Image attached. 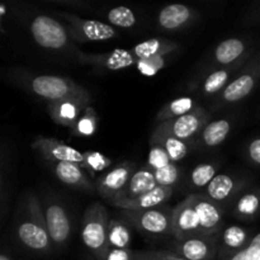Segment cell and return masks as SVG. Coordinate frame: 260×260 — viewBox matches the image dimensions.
<instances>
[{
  "label": "cell",
  "instance_id": "obj_44",
  "mask_svg": "<svg viewBox=\"0 0 260 260\" xmlns=\"http://www.w3.org/2000/svg\"><path fill=\"white\" fill-rule=\"evenodd\" d=\"M253 19L256 20V22H259L260 20V4L258 5V8H256V9L253 12Z\"/></svg>",
  "mask_w": 260,
  "mask_h": 260
},
{
  "label": "cell",
  "instance_id": "obj_45",
  "mask_svg": "<svg viewBox=\"0 0 260 260\" xmlns=\"http://www.w3.org/2000/svg\"><path fill=\"white\" fill-rule=\"evenodd\" d=\"M0 260H13V258L8 253L3 251V253L0 254Z\"/></svg>",
  "mask_w": 260,
  "mask_h": 260
},
{
  "label": "cell",
  "instance_id": "obj_24",
  "mask_svg": "<svg viewBox=\"0 0 260 260\" xmlns=\"http://www.w3.org/2000/svg\"><path fill=\"white\" fill-rule=\"evenodd\" d=\"M226 211L240 221H255L260 216V187L246 188L231 202Z\"/></svg>",
  "mask_w": 260,
  "mask_h": 260
},
{
  "label": "cell",
  "instance_id": "obj_12",
  "mask_svg": "<svg viewBox=\"0 0 260 260\" xmlns=\"http://www.w3.org/2000/svg\"><path fill=\"white\" fill-rule=\"evenodd\" d=\"M79 62L83 65H89L95 70L101 71H118L123 69L136 66L139 62L135 57L131 48L128 50H122V48H116L111 52L106 53H86L76 48L74 52Z\"/></svg>",
  "mask_w": 260,
  "mask_h": 260
},
{
  "label": "cell",
  "instance_id": "obj_33",
  "mask_svg": "<svg viewBox=\"0 0 260 260\" xmlns=\"http://www.w3.org/2000/svg\"><path fill=\"white\" fill-rule=\"evenodd\" d=\"M99 116L95 109L91 106H88L84 111L83 116L78 121V123L70 129L71 136L75 137H90L95 134L98 128Z\"/></svg>",
  "mask_w": 260,
  "mask_h": 260
},
{
  "label": "cell",
  "instance_id": "obj_2",
  "mask_svg": "<svg viewBox=\"0 0 260 260\" xmlns=\"http://www.w3.org/2000/svg\"><path fill=\"white\" fill-rule=\"evenodd\" d=\"M15 235L27 250L40 255L50 253L52 243L48 235L45 212L40 200L32 190H25L18 201Z\"/></svg>",
  "mask_w": 260,
  "mask_h": 260
},
{
  "label": "cell",
  "instance_id": "obj_25",
  "mask_svg": "<svg viewBox=\"0 0 260 260\" xmlns=\"http://www.w3.org/2000/svg\"><path fill=\"white\" fill-rule=\"evenodd\" d=\"M12 175H13V160L12 151L5 141L2 142L0 150V218L2 223H5L8 211H9V201L12 196Z\"/></svg>",
  "mask_w": 260,
  "mask_h": 260
},
{
  "label": "cell",
  "instance_id": "obj_22",
  "mask_svg": "<svg viewBox=\"0 0 260 260\" xmlns=\"http://www.w3.org/2000/svg\"><path fill=\"white\" fill-rule=\"evenodd\" d=\"M174 193V188L168 187H156L154 190L145 194L139 196L132 200H111L107 201L109 205L126 211H146L151 208L161 207L162 205L169 201Z\"/></svg>",
  "mask_w": 260,
  "mask_h": 260
},
{
  "label": "cell",
  "instance_id": "obj_29",
  "mask_svg": "<svg viewBox=\"0 0 260 260\" xmlns=\"http://www.w3.org/2000/svg\"><path fill=\"white\" fill-rule=\"evenodd\" d=\"M107 243L109 249H129L132 243L131 225L117 216L109 220Z\"/></svg>",
  "mask_w": 260,
  "mask_h": 260
},
{
  "label": "cell",
  "instance_id": "obj_14",
  "mask_svg": "<svg viewBox=\"0 0 260 260\" xmlns=\"http://www.w3.org/2000/svg\"><path fill=\"white\" fill-rule=\"evenodd\" d=\"M218 244V236H200L180 241L173 239L167 249L187 260H217Z\"/></svg>",
  "mask_w": 260,
  "mask_h": 260
},
{
  "label": "cell",
  "instance_id": "obj_39",
  "mask_svg": "<svg viewBox=\"0 0 260 260\" xmlns=\"http://www.w3.org/2000/svg\"><path fill=\"white\" fill-rule=\"evenodd\" d=\"M229 260H260V233L254 236L251 243L244 250Z\"/></svg>",
  "mask_w": 260,
  "mask_h": 260
},
{
  "label": "cell",
  "instance_id": "obj_18",
  "mask_svg": "<svg viewBox=\"0 0 260 260\" xmlns=\"http://www.w3.org/2000/svg\"><path fill=\"white\" fill-rule=\"evenodd\" d=\"M32 149L42 155L47 162H75L80 165L84 162V152L52 137L37 136L32 142Z\"/></svg>",
  "mask_w": 260,
  "mask_h": 260
},
{
  "label": "cell",
  "instance_id": "obj_7",
  "mask_svg": "<svg viewBox=\"0 0 260 260\" xmlns=\"http://www.w3.org/2000/svg\"><path fill=\"white\" fill-rule=\"evenodd\" d=\"M56 17L66 20L69 35L74 42L85 43V42H103V41L112 40L117 37V30L108 23L101 22L94 19H84L78 17L70 12H60L53 10Z\"/></svg>",
  "mask_w": 260,
  "mask_h": 260
},
{
  "label": "cell",
  "instance_id": "obj_4",
  "mask_svg": "<svg viewBox=\"0 0 260 260\" xmlns=\"http://www.w3.org/2000/svg\"><path fill=\"white\" fill-rule=\"evenodd\" d=\"M118 216L144 235L151 238H173V208L156 207L146 211L119 210Z\"/></svg>",
  "mask_w": 260,
  "mask_h": 260
},
{
  "label": "cell",
  "instance_id": "obj_9",
  "mask_svg": "<svg viewBox=\"0 0 260 260\" xmlns=\"http://www.w3.org/2000/svg\"><path fill=\"white\" fill-rule=\"evenodd\" d=\"M253 41H249L246 38H228L218 43L210 55V57L206 60L202 70L200 71V76H205L206 74L216 70L218 68L233 65L238 62L243 57H245L248 53L253 52L254 47L251 46Z\"/></svg>",
  "mask_w": 260,
  "mask_h": 260
},
{
  "label": "cell",
  "instance_id": "obj_37",
  "mask_svg": "<svg viewBox=\"0 0 260 260\" xmlns=\"http://www.w3.org/2000/svg\"><path fill=\"white\" fill-rule=\"evenodd\" d=\"M172 160L170 156L168 155V152L160 146L159 144H155V142H150V149H149V156H147V164L146 167L149 169H151L152 172H156V170L162 169V168L168 167L169 164H172Z\"/></svg>",
  "mask_w": 260,
  "mask_h": 260
},
{
  "label": "cell",
  "instance_id": "obj_26",
  "mask_svg": "<svg viewBox=\"0 0 260 260\" xmlns=\"http://www.w3.org/2000/svg\"><path fill=\"white\" fill-rule=\"evenodd\" d=\"M156 187L159 185H157L154 172L147 167L140 168L134 173L126 188L112 200H132V198H136L145 193L151 192Z\"/></svg>",
  "mask_w": 260,
  "mask_h": 260
},
{
  "label": "cell",
  "instance_id": "obj_19",
  "mask_svg": "<svg viewBox=\"0 0 260 260\" xmlns=\"http://www.w3.org/2000/svg\"><path fill=\"white\" fill-rule=\"evenodd\" d=\"M200 18L197 10L185 4H170L161 8L157 14V24L161 29L175 32L196 23Z\"/></svg>",
  "mask_w": 260,
  "mask_h": 260
},
{
  "label": "cell",
  "instance_id": "obj_3",
  "mask_svg": "<svg viewBox=\"0 0 260 260\" xmlns=\"http://www.w3.org/2000/svg\"><path fill=\"white\" fill-rule=\"evenodd\" d=\"M111 217L102 202H93L86 207L81 223V240L84 246L98 260H104L108 253L107 233Z\"/></svg>",
  "mask_w": 260,
  "mask_h": 260
},
{
  "label": "cell",
  "instance_id": "obj_36",
  "mask_svg": "<svg viewBox=\"0 0 260 260\" xmlns=\"http://www.w3.org/2000/svg\"><path fill=\"white\" fill-rule=\"evenodd\" d=\"M173 53L165 56H156V57L147 58V60H140L136 63V69L140 74L145 76H154L160 70L165 68L172 60Z\"/></svg>",
  "mask_w": 260,
  "mask_h": 260
},
{
  "label": "cell",
  "instance_id": "obj_34",
  "mask_svg": "<svg viewBox=\"0 0 260 260\" xmlns=\"http://www.w3.org/2000/svg\"><path fill=\"white\" fill-rule=\"evenodd\" d=\"M112 164H113V160L109 159L104 154L89 150V151L84 152V162L81 167L88 174H90L91 177H95L96 173L108 169L109 167H112Z\"/></svg>",
  "mask_w": 260,
  "mask_h": 260
},
{
  "label": "cell",
  "instance_id": "obj_43",
  "mask_svg": "<svg viewBox=\"0 0 260 260\" xmlns=\"http://www.w3.org/2000/svg\"><path fill=\"white\" fill-rule=\"evenodd\" d=\"M134 260H159L152 255L151 251H135Z\"/></svg>",
  "mask_w": 260,
  "mask_h": 260
},
{
  "label": "cell",
  "instance_id": "obj_31",
  "mask_svg": "<svg viewBox=\"0 0 260 260\" xmlns=\"http://www.w3.org/2000/svg\"><path fill=\"white\" fill-rule=\"evenodd\" d=\"M150 142L159 144L168 152V155L170 156V160L174 164L184 159L189 154L190 150V144H188V142L182 141L179 139H175V137L168 136V135L157 134V132L154 131L151 132V136H150Z\"/></svg>",
  "mask_w": 260,
  "mask_h": 260
},
{
  "label": "cell",
  "instance_id": "obj_17",
  "mask_svg": "<svg viewBox=\"0 0 260 260\" xmlns=\"http://www.w3.org/2000/svg\"><path fill=\"white\" fill-rule=\"evenodd\" d=\"M190 197L200 217L202 235L207 238L220 235L223 230V208L202 193H190Z\"/></svg>",
  "mask_w": 260,
  "mask_h": 260
},
{
  "label": "cell",
  "instance_id": "obj_21",
  "mask_svg": "<svg viewBox=\"0 0 260 260\" xmlns=\"http://www.w3.org/2000/svg\"><path fill=\"white\" fill-rule=\"evenodd\" d=\"M53 175L65 185L86 193L95 192V184L80 164L75 162H48Z\"/></svg>",
  "mask_w": 260,
  "mask_h": 260
},
{
  "label": "cell",
  "instance_id": "obj_16",
  "mask_svg": "<svg viewBox=\"0 0 260 260\" xmlns=\"http://www.w3.org/2000/svg\"><path fill=\"white\" fill-rule=\"evenodd\" d=\"M135 172H136L135 162L123 161L116 165L111 170L96 178L94 182L96 192L106 201L112 200L126 188Z\"/></svg>",
  "mask_w": 260,
  "mask_h": 260
},
{
  "label": "cell",
  "instance_id": "obj_1",
  "mask_svg": "<svg viewBox=\"0 0 260 260\" xmlns=\"http://www.w3.org/2000/svg\"><path fill=\"white\" fill-rule=\"evenodd\" d=\"M7 75L15 85L38 98L45 99L48 103L65 99H79L91 104L90 91L70 78L36 74L19 66L8 69Z\"/></svg>",
  "mask_w": 260,
  "mask_h": 260
},
{
  "label": "cell",
  "instance_id": "obj_20",
  "mask_svg": "<svg viewBox=\"0 0 260 260\" xmlns=\"http://www.w3.org/2000/svg\"><path fill=\"white\" fill-rule=\"evenodd\" d=\"M254 236L249 229L239 225H231L223 229L218 235L217 260H229L246 248Z\"/></svg>",
  "mask_w": 260,
  "mask_h": 260
},
{
  "label": "cell",
  "instance_id": "obj_35",
  "mask_svg": "<svg viewBox=\"0 0 260 260\" xmlns=\"http://www.w3.org/2000/svg\"><path fill=\"white\" fill-rule=\"evenodd\" d=\"M107 20L112 27L131 28L136 24V14L132 9L127 7H116L112 8L107 13Z\"/></svg>",
  "mask_w": 260,
  "mask_h": 260
},
{
  "label": "cell",
  "instance_id": "obj_8",
  "mask_svg": "<svg viewBox=\"0 0 260 260\" xmlns=\"http://www.w3.org/2000/svg\"><path fill=\"white\" fill-rule=\"evenodd\" d=\"M211 118L212 116L210 112L206 111L203 107H200L196 111L182 117L160 122L154 128V132L175 137L193 146L202 129L211 122Z\"/></svg>",
  "mask_w": 260,
  "mask_h": 260
},
{
  "label": "cell",
  "instance_id": "obj_28",
  "mask_svg": "<svg viewBox=\"0 0 260 260\" xmlns=\"http://www.w3.org/2000/svg\"><path fill=\"white\" fill-rule=\"evenodd\" d=\"M131 50L135 57L140 61L156 57V56L175 53L180 50V46L173 41L165 40V38H150V40L137 43Z\"/></svg>",
  "mask_w": 260,
  "mask_h": 260
},
{
  "label": "cell",
  "instance_id": "obj_13",
  "mask_svg": "<svg viewBox=\"0 0 260 260\" xmlns=\"http://www.w3.org/2000/svg\"><path fill=\"white\" fill-rule=\"evenodd\" d=\"M255 52L256 51H253V52L248 53L245 57H243L233 65L218 68L211 73L206 74L201 80L194 81V89L206 98L217 96L230 84V81L240 73L241 69L248 63V61L253 57Z\"/></svg>",
  "mask_w": 260,
  "mask_h": 260
},
{
  "label": "cell",
  "instance_id": "obj_23",
  "mask_svg": "<svg viewBox=\"0 0 260 260\" xmlns=\"http://www.w3.org/2000/svg\"><path fill=\"white\" fill-rule=\"evenodd\" d=\"M88 106H91L88 102L79 101V99H65V101L48 103L47 112L55 123L71 129L78 123Z\"/></svg>",
  "mask_w": 260,
  "mask_h": 260
},
{
  "label": "cell",
  "instance_id": "obj_38",
  "mask_svg": "<svg viewBox=\"0 0 260 260\" xmlns=\"http://www.w3.org/2000/svg\"><path fill=\"white\" fill-rule=\"evenodd\" d=\"M154 174L156 178L157 185H160V187L174 188L180 179V169L174 162L162 168V169L156 170V172H154Z\"/></svg>",
  "mask_w": 260,
  "mask_h": 260
},
{
  "label": "cell",
  "instance_id": "obj_5",
  "mask_svg": "<svg viewBox=\"0 0 260 260\" xmlns=\"http://www.w3.org/2000/svg\"><path fill=\"white\" fill-rule=\"evenodd\" d=\"M260 85V51H256L240 73L216 96L212 108L220 109L245 99Z\"/></svg>",
  "mask_w": 260,
  "mask_h": 260
},
{
  "label": "cell",
  "instance_id": "obj_30",
  "mask_svg": "<svg viewBox=\"0 0 260 260\" xmlns=\"http://www.w3.org/2000/svg\"><path fill=\"white\" fill-rule=\"evenodd\" d=\"M200 104L192 96H180V98H175L173 101L168 102L156 114V122L169 121V119L178 118V117H182L184 114L190 113V112L196 111L197 108H200Z\"/></svg>",
  "mask_w": 260,
  "mask_h": 260
},
{
  "label": "cell",
  "instance_id": "obj_41",
  "mask_svg": "<svg viewBox=\"0 0 260 260\" xmlns=\"http://www.w3.org/2000/svg\"><path fill=\"white\" fill-rule=\"evenodd\" d=\"M135 251L131 249H109L104 260H134Z\"/></svg>",
  "mask_w": 260,
  "mask_h": 260
},
{
  "label": "cell",
  "instance_id": "obj_42",
  "mask_svg": "<svg viewBox=\"0 0 260 260\" xmlns=\"http://www.w3.org/2000/svg\"><path fill=\"white\" fill-rule=\"evenodd\" d=\"M152 255L159 260H187L183 256L178 255V254L173 253V251L168 250V249H161V250H152Z\"/></svg>",
  "mask_w": 260,
  "mask_h": 260
},
{
  "label": "cell",
  "instance_id": "obj_32",
  "mask_svg": "<svg viewBox=\"0 0 260 260\" xmlns=\"http://www.w3.org/2000/svg\"><path fill=\"white\" fill-rule=\"evenodd\" d=\"M218 168H220V162L217 161L201 162L197 167L193 168L189 174V180H188L190 189H205L212 182L213 178L218 174Z\"/></svg>",
  "mask_w": 260,
  "mask_h": 260
},
{
  "label": "cell",
  "instance_id": "obj_27",
  "mask_svg": "<svg viewBox=\"0 0 260 260\" xmlns=\"http://www.w3.org/2000/svg\"><path fill=\"white\" fill-rule=\"evenodd\" d=\"M231 128H233V123L228 118L211 121L202 129L193 146L197 149H215L226 141Z\"/></svg>",
  "mask_w": 260,
  "mask_h": 260
},
{
  "label": "cell",
  "instance_id": "obj_6",
  "mask_svg": "<svg viewBox=\"0 0 260 260\" xmlns=\"http://www.w3.org/2000/svg\"><path fill=\"white\" fill-rule=\"evenodd\" d=\"M29 32L33 40L46 50H65L71 48L75 52L76 47L69 35L66 25L61 24L57 19L46 14H36L29 20Z\"/></svg>",
  "mask_w": 260,
  "mask_h": 260
},
{
  "label": "cell",
  "instance_id": "obj_15",
  "mask_svg": "<svg viewBox=\"0 0 260 260\" xmlns=\"http://www.w3.org/2000/svg\"><path fill=\"white\" fill-rule=\"evenodd\" d=\"M200 236H203L200 217L189 194L173 208V239L180 241Z\"/></svg>",
  "mask_w": 260,
  "mask_h": 260
},
{
  "label": "cell",
  "instance_id": "obj_11",
  "mask_svg": "<svg viewBox=\"0 0 260 260\" xmlns=\"http://www.w3.org/2000/svg\"><path fill=\"white\" fill-rule=\"evenodd\" d=\"M46 225L51 243L57 250L68 245L71 235V221L62 203L52 197H47L42 205Z\"/></svg>",
  "mask_w": 260,
  "mask_h": 260
},
{
  "label": "cell",
  "instance_id": "obj_40",
  "mask_svg": "<svg viewBox=\"0 0 260 260\" xmlns=\"http://www.w3.org/2000/svg\"><path fill=\"white\" fill-rule=\"evenodd\" d=\"M246 159L254 167H260V137H254L245 146Z\"/></svg>",
  "mask_w": 260,
  "mask_h": 260
},
{
  "label": "cell",
  "instance_id": "obj_10",
  "mask_svg": "<svg viewBox=\"0 0 260 260\" xmlns=\"http://www.w3.org/2000/svg\"><path fill=\"white\" fill-rule=\"evenodd\" d=\"M251 179L245 175H231V174H217L212 182L205 188L202 194L210 198L218 206L228 210L234 200L240 194L243 190L250 187Z\"/></svg>",
  "mask_w": 260,
  "mask_h": 260
}]
</instances>
